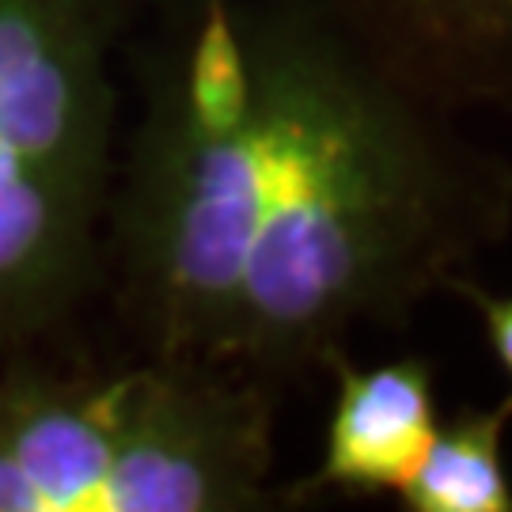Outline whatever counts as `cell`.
I'll return each mask as SVG.
<instances>
[{"instance_id":"277c9868","label":"cell","mask_w":512,"mask_h":512,"mask_svg":"<svg viewBox=\"0 0 512 512\" xmlns=\"http://www.w3.org/2000/svg\"><path fill=\"white\" fill-rule=\"evenodd\" d=\"M440 110H512V0H327Z\"/></svg>"},{"instance_id":"6da1fadb","label":"cell","mask_w":512,"mask_h":512,"mask_svg":"<svg viewBox=\"0 0 512 512\" xmlns=\"http://www.w3.org/2000/svg\"><path fill=\"white\" fill-rule=\"evenodd\" d=\"M239 19L251 110L202 129L145 99L103 274L148 357L270 387L456 285L509 220V179L327 0H251Z\"/></svg>"},{"instance_id":"8992f818","label":"cell","mask_w":512,"mask_h":512,"mask_svg":"<svg viewBox=\"0 0 512 512\" xmlns=\"http://www.w3.org/2000/svg\"><path fill=\"white\" fill-rule=\"evenodd\" d=\"M512 421V395L494 410L463 414L437 429L414 478L403 486L410 512H512V486L501 440Z\"/></svg>"},{"instance_id":"5b68a950","label":"cell","mask_w":512,"mask_h":512,"mask_svg":"<svg viewBox=\"0 0 512 512\" xmlns=\"http://www.w3.org/2000/svg\"><path fill=\"white\" fill-rule=\"evenodd\" d=\"M330 368L338 376V395L327 421L323 459L300 494H403L437 437L429 368L421 361L357 368L342 353L330 357Z\"/></svg>"},{"instance_id":"3957f363","label":"cell","mask_w":512,"mask_h":512,"mask_svg":"<svg viewBox=\"0 0 512 512\" xmlns=\"http://www.w3.org/2000/svg\"><path fill=\"white\" fill-rule=\"evenodd\" d=\"M145 0H0V361L103 281L122 57Z\"/></svg>"},{"instance_id":"7a4b0ae2","label":"cell","mask_w":512,"mask_h":512,"mask_svg":"<svg viewBox=\"0 0 512 512\" xmlns=\"http://www.w3.org/2000/svg\"><path fill=\"white\" fill-rule=\"evenodd\" d=\"M270 387L194 361H0V512H247L274 505Z\"/></svg>"},{"instance_id":"52a82bcc","label":"cell","mask_w":512,"mask_h":512,"mask_svg":"<svg viewBox=\"0 0 512 512\" xmlns=\"http://www.w3.org/2000/svg\"><path fill=\"white\" fill-rule=\"evenodd\" d=\"M478 308H482V319H486V334H490V346H494L501 368L512 376V296L501 300V296H475Z\"/></svg>"}]
</instances>
